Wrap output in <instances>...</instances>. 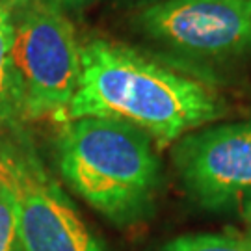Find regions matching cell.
Here are the masks:
<instances>
[{
  "label": "cell",
  "instance_id": "obj_7",
  "mask_svg": "<svg viewBox=\"0 0 251 251\" xmlns=\"http://www.w3.org/2000/svg\"><path fill=\"white\" fill-rule=\"evenodd\" d=\"M11 0H0V130L26 121L21 82L11 62Z\"/></svg>",
  "mask_w": 251,
  "mask_h": 251
},
{
  "label": "cell",
  "instance_id": "obj_4",
  "mask_svg": "<svg viewBox=\"0 0 251 251\" xmlns=\"http://www.w3.org/2000/svg\"><path fill=\"white\" fill-rule=\"evenodd\" d=\"M0 177L15 196L25 251H104L19 128L0 130Z\"/></svg>",
  "mask_w": 251,
  "mask_h": 251
},
{
  "label": "cell",
  "instance_id": "obj_3",
  "mask_svg": "<svg viewBox=\"0 0 251 251\" xmlns=\"http://www.w3.org/2000/svg\"><path fill=\"white\" fill-rule=\"evenodd\" d=\"M11 62L21 82L26 121H65L80 78V43L60 6L11 0Z\"/></svg>",
  "mask_w": 251,
  "mask_h": 251
},
{
  "label": "cell",
  "instance_id": "obj_1",
  "mask_svg": "<svg viewBox=\"0 0 251 251\" xmlns=\"http://www.w3.org/2000/svg\"><path fill=\"white\" fill-rule=\"evenodd\" d=\"M225 114L224 99L205 82L95 37L80 47V78L65 121L117 119L138 126L154 144L170 145Z\"/></svg>",
  "mask_w": 251,
  "mask_h": 251
},
{
  "label": "cell",
  "instance_id": "obj_11",
  "mask_svg": "<svg viewBox=\"0 0 251 251\" xmlns=\"http://www.w3.org/2000/svg\"><path fill=\"white\" fill-rule=\"evenodd\" d=\"M47 2H52L56 6H65V4H76V2H82V0H47Z\"/></svg>",
  "mask_w": 251,
  "mask_h": 251
},
{
  "label": "cell",
  "instance_id": "obj_5",
  "mask_svg": "<svg viewBox=\"0 0 251 251\" xmlns=\"http://www.w3.org/2000/svg\"><path fill=\"white\" fill-rule=\"evenodd\" d=\"M138 25L186 58L227 60L251 50V0H156L140 11Z\"/></svg>",
  "mask_w": 251,
  "mask_h": 251
},
{
  "label": "cell",
  "instance_id": "obj_6",
  "mask_svg": "<svg viewBox=\"0 0 251 251\" xmlns=\"http://www.w3.org/2000/svg\"><path fill=\"white\" fill-rule=\"evenodd\" d=\"M173 164L198 205L220 210L251 194V117L198 128L175 142Z\"/></svg>",
  "mask_w": 251,
  "mask_h": 251
},
{
  "label": "cell",
  "instance_id": "obj_10",
  "mask_svg": "<svg viewBox=\"0 0 251 251\" xmlns=\"http://www.w3.org/2000/svg\"><path fill=\"white\" fill-rule=\"evenodd\" d=\"M242 224H244V231L242 234L251 242V194L244 199V206H242Z\"/></svg>",
  "mask_w": 251,
  "mask_h": 251
},
{
  "label": "cell",
  "instance_id": "obj_8",
  "mask_svg": "<svg viewBox=\"0 0 251 251\" xmlns=\"http://www.w3.org/2000/svg\"><path fill=\"white\" fill-rule=\"evenodd\" d=\"M160 251H251V242L242 233L180 234Z\"/></svg>",
  "mask_w": 251,
  "mask_h": 251
},
{
  "label": "cell",
  "instance_id": "obj_2",
  "mask_svg": "<svg viewBox=\"0 0 251 251\" xmlns=\"http://www.w3.org/2000/svg\"><path fill=\"white\" fill-rule=\"evenodd\" d=\"M62 125L58 166L69 188L114 224L142 222L160 186L154 142L117 119L78 117Z\"/></svg>",
  "mask_w": 251,
  "mask_h": 251
},
{
  "label": "cell",
  "instance_id": "obj_9",
  "mask_svg": "<svg viewBox=\"0 0 251 251\" xmlns=\"http://www.w3.org/2000/svg\"><path fill=\"white\" fill-rule=\"evenodd\" d=\"M0 251H25L15 196L2 177H0Z\"/></svg>",
  "mask_w": 251,
  "mask_h": 251
}]
</instances>
